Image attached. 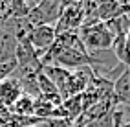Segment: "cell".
<instances>
[{"label":"cell","instance_id":"cell-1","mask_svg":"<svg viewBox=\"0 0 130 127\" xmlns=\"http://www.w3.org/2000/svg\"><path fill=\"white\" fill-rule=\"evenodd\" d=\"M83 46L86 52H101V50H110L114 44V35L108 30L106 22H95L90 26H81L77 30Z\"/></svg>","mask_w":130,"mask_h":127},{"label":"cell","instance_id":"cell-2","mask_svg":"<svg viewBox=\"0 0 130 127\" xmlns=\"http://www.w3.org/2000/svg\"><path fill=\"white\" fill-rule=\"evenodd\" d=\"M84 22V7L83 2H62V11L55 22V33H68L77 31Z\"/></svg>","mask_w":130,"mask_h":127},{"label":"cell","instance_id":"cell-3","mask_svg":"<svg viewBox=\"0 0 130 127\" xmlns=\"http://www.w3.org/2000/svg\"><path fill=\"white\" fill-rule=\"evenodd\" d=\"M60 11H62V2H59V0H42V2H37V6L26 17V20L33 28L35 26H55Z\"/></svg>","mask_w":130,"mask_h":127},{"label":"cell","instance_id":"cell-4","mask_svg":"<svg viewBox=\"0 0 130 127\" xmlns=\"http://www.w3.org/2000/svg\"><path fill=\"white\" fill-rule=\"evenodd\" d=\"M55 37L57 33L53 26H35L28 35V42L33 48V52L37 54V57L40 59L50 50V46L55 42Z\"/></svg>","mask_w":130,"mask_h":127},{"label":"cell","instance_id":"cell-5","mask_svg":"<svg viewBox=\"0 0 130 127\" xmlns=\"http://www.w3.org/2000/svg\"><path fill=\"white\" fill-rule=\"evenodd\" d=\"M24 94L19 81L15 78H9L0 83V105H4L6 109H11V105L15 103L17 99Z\"/></svg>","mask_w":130,"mask_h":127},{"label":"cell","instance_id":"cell-6","mask_svg":"<svg viewBox=\"0 0 130 127\" xmlns=\"http://www.w3.org/2000/svg\"><path fill=\"white\" fill-rule=\"evenodd\" d=\"M114 98L117 105H126L130 107V68H126L119 75V79L114 83Z\"/></svg>","mask_w":130,"mask_h":127},{"label":"cell","instance_id":"cell-7","mask_svg":"<svg viewBox=\"0 0 130 127\" xmlns=\"http://www.w3.org/2000/svg\"><path fill=\"white\" fill-rule=\"evenodd\" d=\"M33 111H35V98H31L28 94H22L9 109V112L19 118H35Z\"/></svg>","mask_w":130,"mask_h":127},{"label":"cell","instance_id":"cell-8","mask_svg":"<svg viewBox=\"0 0 130 127\" xmlns=\"http://www.w3.org/2000/svg\"><path fill=\"white\" fill-rule=\"evenodd\" d=\"M17 70V61L13 59V61H6V63H0V83L9 79L13 72Z\"/></svg>","mask_w":130,"mask_h":127},{"label":"cell","instance_id":"cell-9","mask_svg":"<svg viewBox=\"0 0 130 127\" xmlns=\"http://www.w3.org/2000/svg\"><path fill=\"white\" fill-rule=\"evenodd\" d=\"M24 127H39L37 123H29V125H24Z\"/></svg>","mask_w":130,"mask_h":127}]
</instances>
